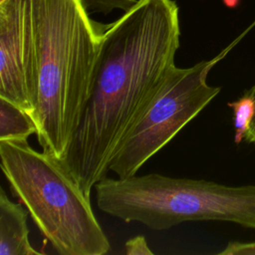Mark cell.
<instances>
[{
  "label": "cell",
  "mask_w": 255,
  "mask_h": 255,
  "mask_svg": "<svg viewBox=\"0 0 255 255\" xmlns=\"http://www.w3.org/2000/svg\"><path fill=\"white\" fill-rule=\"evenodd\" d=\"M255 26V21L218 55L189 68L173 66L157 94L116 149L109 171L126 178L166 145L221 91L207 84L211 69Z\"/></svg>",
  "instance_id": "obj_5"
},
{
  "label": "cell",
  "mask_w": 255,
  "mask_h": 255,
  "mask_svg": "<svg viewBox=\"0 0 255 255\" xmlns=\"http://www.w3.org/2000/svg\"><path fill=\"white\" fill-rule=\"evenodd\" d=\"M0 97L33 115L36 45L32 0L0 4Z\"/></svg>",
  "instance_id": "obj_6"
},
{
  "label": "cell",
  "mask_w": 255,
  "mask_h": 255,
  "mask_svg": "<svg viewBox=\"0 0 255 255\" xmlns=\"http://www.w3.org/2000/svg\"><path fill=\"white\" fill-rule=\"evenodd\" d=\"M36 45L33 119L43 149L62 159L88 100L106 25L82 0H32Z\"/></svg>",
  "instance_id": "obj_2"
},
{
  "label": "cell",
  "mask_w": 255,
  "mask_h": 255,
  "mask_svg": "<svg viewBox=\"0 0 255 255\" xmlns=\"http://www.w3.org/2000/svg\"><path fill=\"white\" fill-rule=\"evenodd\" d=\"M219 255H255V241L240 242L230 241L223 250L218 252Z\"/></svg>",
  "instance_id": "obj_12"
},
{
  "label": "cell",
  "mask_w": 255,
  "mask_h": 255,
  "mask_svg": "<svg viewBox=\"0 0 255 255\" xmlns=\"http://www.w3.org/2000/svg\"><path fill=\"white\" fill-rule=\"evenodd\" d=\"M87 10L94 13L108 14L115 9H120L124 12L132 8L137 0H82Z\"/></svg>",
  "instance_id": "obj_10"
},
{
  "label": "cell",
  "mask_w": 255,
  "mask_h": 255,
  "mask_svg": "<svg viewBox=\"0 0 255 255\" xmlns=\"http://www.w3.org/2000/svg\"><path fill=\"white\" fill-rule=\"evenodd\" d=\"M6 1H9V0H0V4H1V3H4V2H6Z\"/></svg>",
  "instance_id": "obj_14"
},
{
  "label": "cell",
  "mask_w": 255,
  "mask_h": 255,
  "mask_svg": "<svg viewBox=\"0 0 255 255\" xmlns=\"http://www.w3.org/2000/svg\"><path fill=\"white\" fill-rule=\"evenodd\" d=\"M179 36L173 0H137L106 25L90 94L61 159L89 197L175 66Z\"/></svg>",
  "instance_id": "obj_1"
},
{
  "label": "cell",
  "mask_w": 255,
  "mask_h": 255,
  "mask_svg": "<svg viewBox=\"0 0 255 255\" xmlns=\"http://www.w3.org/2000/svg\"><path fill=\"white\" fill-rule=\"evenodd\" d=\"M246 92L252 97V99L254 101V104H255V85L252 88H250L248 91H246ZM244 139H246L249 142L255 143V113H254V117H253V119H252V121L250 123L249 129L247 130V132L245 134Z\"/></svg>",
  "instance_id": "obj_13"
},
{
  "label": "cell",
  "mask_w": 255,
  "mask_h": 255,
  "mask_svg": "<svg viewBox=\"0 0 255 255\" xmlns=\"http://www.w3.org/2000/svg\"><path fill=\"white\" fill-rule=\"evenodd\" d=\"M28 210L0 188V255H40L29 239Z\"/></svg>",
  "instance_id": "obj_7"
},
{
  "label": "cell",
  "mask_w": 255,
  "mask_h": 255,
  "mask_svg": "<svg viewBox=\"0 0 255 255\" xmlns=\"http://www.w3.org/2000/svg\"><path fill=\"white\" fill-rule=\"evenodd\" d=\"M125 253L128 255H150L153 252L142 235L134 236L125 243Z\"/></svg>",
  "instance_id": "obj_11"
},
{
  "label": "cell",
  "mask_w": 255,
  "mask_h": 255,
  "mask_svg": "<svg viewBox=\"0 0 255 255\" xmlns=\"http://www.w3.org/2000/svg\"><path fill=\"white\" fill-rule=\"evenodd\" d=\"M100 210L125 222L166 230L188 221H227L255 230V184L231 186L159 173L104 177L94 187Z\"/></svg>",
  "instance_id": "obj_4"
},
{
  "label": "cell",
  "mask_w": 255,
  "mask_h": 255,
  "mask_svg": "<svg viewBox=\"0 0 255 255\" xmlns=\"http://www.w3.org/2000/svg\"><path fill=\"white\" fill-rule=\"evenodd\" d=\"M2 171L15 197L61 255H104L111 245L90 197L61 159L27 139L0 140Z\"/></svg>",
  "instance_id": "obj_3"
},
{
  "label": "cell",
  "mask_w": 255,
  "mask_h": 255,
  "mask_svg": "<svg viewBox=\"0 0 255 255\" xmlns=\"http://www.w3.org/2000/svg\"><path fill=\"white\" fill-rule=\"evenodd\" d=\"M228 107L233 110V126H234V141L240 143L249 129L250 123L254 117L255 104L252 97L245 94L234 102L228 103Z\"/></svg>",
  "instance_id": "obj_9"
},
{
  "label": "cell",
  "mask_w": 255,
  "mask_h": 255,
  "mask_svg": "<svg viewBox=\"0 0 255 255\" xmlns=\"http://www.w3.org/2000/svg\"><path fill=\"white\" fill-rule=\"evenodd\" d=\"M37 132L32 116L20 106L0 97V140L27 139Z\"/></svg>",
  "instance_id": "obj_8"
}]
</instances>
